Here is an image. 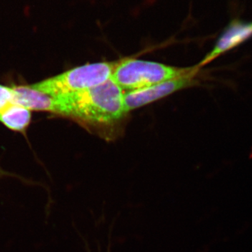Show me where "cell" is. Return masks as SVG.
<instances>
[{
    "label": "cell",
    "instance_id": "obj_1",
    "mask_svg": "<svg viewBox=\"0 0 252 252\" xmlns=\"http://www.w3.org/2000/svg\"><path fill=\"white\" fill-rule=\"evenodd\" d=\"M124 95L110 79L87 90L53 97V114L71 119L105 140H114L122 134L128 115Z\"/></svg>",
    "mask_w": 252,
    "mask_h": 252
},
{
    "label": "cell",
    "instance_id": "obj_3",
    "mask_svg": "<svg viewBox=\"0 0 252 252\" xmlns=\"http://www.w3.org/2000/svg\"><path fill=\"white\" fill-rule=\"evenodd\" d=\"M193 68L194 66L173 67L152 61L126 59L118 61L110 79L123 91L130 92L182 77Z\"/></svg>",
    "mask_w": 252,
    "mask_h": 252
},
{
    "label": "cell",
    "instance_id": "obj_5",
    "mask_svg": "<svg viewBox=\"0 0 252 252\" xmlns=\"http://www.w3.org/2000/svg\"><path fill=\"white\" fill-rule=\"evenodd\" d=\"M251 39L252 21H245L239 18H233L220 33L213 49L198 63V65L203 67Z\"/></svg>",
    "mask_w": 252,
    "mask_h": 252
},
{
    "label": "cell",
    "instance_id": "obj_8",
    "mask_svg": "<svg viewBox=\"0 0 252 252\" xmlns=\"http://www.w3.org/2000/svg\"><path fill=\"white\" fill-rule=\"evenodd\" d=\"M14 94L13 86L0 84V112L6 106L14 103Z\"/></svg>",
    "mask_w": 252,
    "mask_h": 252
},
{
    "label": "cell",
    "instance_id": "obj_6",
    "mask_svg": "<svg viewBox=\"0 0 252 252\" xmlns=\"http://www.w3.org/2000/svg\"><path fill=\"white\" fill-rule=\"evenodd\" d=\"M14 103L35 112L54 113V98L30 87L29 85L12 86Z\"/></svg>",
    "mask_w": 252,
    "mask_h": 252
},
{
    "label": "cell",
    "instance_id": "obj_7",
    "mask_svg": "<svg viewBox=\"0 0 252 252\" xmlns=\"http://www.w3.org/2000/svg\"><path fill=\"white\" fill-rule=\"evenodd\" d=\"M31 112L23 106L11 103L0 112V123L9 130L26 134L31 124Z\"/></svg>",
    "mask_w": 252,
    "mask_h": 252
},
{
    "label": "cell",
    "instance_id": "obj_4",
    "mask_svg": "<svg viewBox=\"0 0 252 252\" xmlns=\"http://www.w3.org/2000/svg\"><path fill=\"white\" fill-rule=\"evenodd\" d=\"M200 68L197 64L194 66L193 70L182 77L163 81L140 90L125 93L124 102L126 112L128 114L132 110L152 103L177 91L197 85L198 83L197 77Z\"/></svg>",
    "mask_w": 252,
    "mask_h": 252
},
{
    "label": "cell",
    "instance_id": "obj_9",
    "mask_svg": "<svg viewBox=\"0 0 252 252\" xmlns=\"http://www.w3.org/2000/svg\"><path fill=\"white\" fill-rule=\"evenodd\" d=\"M16 177V178H18V175H15V174L11 173V172L6 171V170H4V169L1 168V167H0V179L3 178V177ZM20 178H21V177H20Z\"/></svg>",
    "mask_w": 252,
    "mask_h": 252
},
{
    "label": "cell",
    "instance_id": "obj_2",
    "mask_svg": "<svg viewBox=\"0 0 252 252\" xmlns=\"http://www.w3.org/2000/svg\"><path fill=\"white\" fill-rule=\"evenodd\" d=\"M117 63H89L29 84V86L51 97L80 92L101 85L110 79Z\"/></svg>",
    "mask_w": 252,
    "mask_h": 252
}]
</instances>
